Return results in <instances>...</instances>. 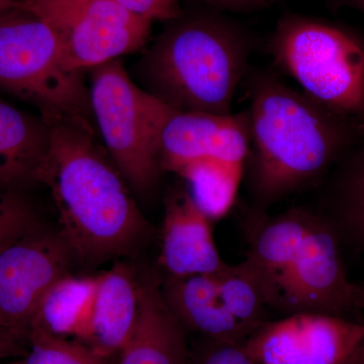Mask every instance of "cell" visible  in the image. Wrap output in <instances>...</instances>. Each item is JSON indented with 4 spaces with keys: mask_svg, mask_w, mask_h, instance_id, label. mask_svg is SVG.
I'll use <instances>...</instances> for the list:
<instances>
[{
    "mask_svg": "<svg viewBox=\"0 0 364 364\" xmlns=\"http://www.w3.org/2000/svg\"><path fill=\"white\" fill-rule=\"evenodd\" d=\"M215 275L223 304L247 336L268 322L267 296L244 261Z\"/></svg>",
    "mask_w": 364,
    "mask_h": 364,
    "instance_id": "obj_20",
    "label": "cell"
},
{
    "mask_svg": "<svg viewBox=\"0 0 364 364\" xmlns=\"http://www.w3.org/2000/svg\"><path fill=\"white\" fill-rule=\"evenodd\" d=\"M251 54L248 38L218 16L167 23L136 62L140 87L176 111L228 114Z\"/></svg>",
    "mask_w": 364,
    "mask_h": 364,
    "instance_id": "obj_3",
    "label": "cell"
},
{
    "mask_svg": "<svg viewBox=\"0 0 364 364\" xmlns=\"http://www.w3.org/2000/svg\"><path fill=\"white\" fill-rule=\"evenodd\" d=\"M23 0H0V13L7 9L21 7Z\"/></svg>",
    "mask_w": 364,
    "mask_h": 364,
    "instance_id": "obj_30",
    "label": "cell"
},
{
    "mask_svg": "<svg viewBox=\"0 0 364 364\" xmlns=\"http://www.w3.org/2000/svg\"><path fill=\"white\" fill-rule=\"evenodd\" d=\"M338 236L332 223L314 215L305 239L275 284L273 310L338 316L355 308Z\"/></svg>",
    "mask_w": 364,
    "mask_h": 364,
    "instance_id": "obj_8",
    "label": "cell"
},
{
    "mask_svg": "<svg viewBox=\"0 0 364 364\" xmlns=\"http://www.w3.org/2000/svg\"><path fill=\"white\" fill-rule=\"evenodd\" d=\"M193 364H257L244 343L213 341L198 351Z\"/></svg>",
    "mask_w": 364,
    "mask_h": 364,
    "instance_id": "obj_24",
    "label": "cell"
},
{
    "mask_svg": "<svg viewBox=\"0 0 364 364\" xmlns=\"http://www.w3.org/2000/svg\"><path fill=\"white\" fill-rule=\"evenodd\" d=\"M354 305L364 310V286H354Z\"/></svg>",
    "mask_w": 364,
    "mask_h": 364,
    "instance_id": "obj_29",
    "label": "cell"
},
{
    "mask_svg": "<svg viewBox=\"0 0 364 364\" xmlns=\"http://www.w3.org/2000/svg\"><path fill=\"white\" fill-rule=\"evenodd\" d=\"M21 7L52 26L67 66L80 72L139 51L152 25L111 0H23Z\"/></svg>",
    "mask_w": 364,
    "mask_h": 364,
    "instance_id": "obj_7",
    "label": "cell"
},
{
    "mask_svg": "<svg viewBox=\"0 0 364 364\" xmlns=\"http://www.w3.org/2000/svg\"><path fill=\"white\" fill-rule=\"evenodd\" d=\"M273 75L254 79L250 150L245 169L254 208H265L315 183L336 153L329 114Z\"/></svg>",
    "mask_w": 364,
    "mask_h": 364,
    "instance_id": "obj_2",
    "label": "cell"
},
{
    "mask_svg": "<svg viewBox=\"0 0 364 364\" xmlns=\"http://www.w3.org/2000/svg\"><path fill=\"white\" fill-rule=\"evenodd\" d=\"M127 11L153 23L155 21L176 20L182 14L181 0H111Z\"/></svg>",
    "mask_w": 364,
    "mask_h": 364,
    "instance_id": "obj_23",
    "label": "cell"
},
{
    "mask_svg": "<svg viewBox=\"0 0 364 364\" xmlns=\"http://www.w3.org/2000/svg\"><path fill=\"white\" fill-rule=\"evenodd\" d=\"M139 311V280L130 265L116 264L97 275L87 321L78 341L100 355L119 354L135 327Z\"/></svg>",
    "mask_w": 364,
    "mask_h": 364,
    "instance_id": "obj_13",
    "label": "cell"
},
{
    "mask_svg": "<svg viewBox=\"0 0 364 364\" xmlns=\"http://www.w3.org/2000/svg\"><path fill=\"white\" fill-rule=\"evenodd\" d=\"M28 349V337L0 320V361L23 358Z\"/></svg>",
    "mask_w": 364,
    "mask_h": 364,
    "instance_id": "obj_25",
    "label": "cell"
},
{
    "mask_svg": "<svg viewBox=\"0 0 364 364\" xmlns=\"http://www.w3.org/2000/svg\"><path fill=\"white\" fill-rule=\"evenodd\" d=\"M356 364H364V344L359 351L358 363Z\"/></svg>",
    "mask_w": 364,
    "mask_h": 364,
    "instance_id": "obj_31",
    "label": "cell"
},
{
    "mask_svg": "<svg viewBox=\"0 0 364 364\" xmlns=\"http://www.w3.org/2000/svg\"><path fill=\"white\" fill-rule=\"evenodd\" d=\"M83 72L65 63L55 31L25 7L0 13V88L36 105L42 117L90 119Z\"/></svg>",
    "mask_w": 364,
    "mask_h": 364,
    "instance_id": "obj_4",
    "label": "cell"
},
{
    "mask_svg": "<svg viewBox=\"0 0 364 364\" xmlns=\"http://www.w3.org/2000/svg\"><path fill=\"white\" fill-rule=\"evenodd\" d=\"M95 284L97 275L62 277L46 294L33 323L57 336L78 339L87 321Z\"/></svg>",
    "mask_w": 364,
    "mask_h": 364,
    "instance_id": "obj_18",
    "label": "cell"
},
{
    "mask_svg": "<svg viewBox=\"0 0 364 364\" xmlns=\"http://www.w3.org/2000/svg\"><path fill=\"white\" fill-rule=\"evenodd\" d=\"M50 148L47 122L0 97V191L38 183Z\"/></svg>",
    "mask_w": 364,
    "mask_h": 364,
    "instance_id": "obj_17",
    "label": "cell"
},
{
    "mask_svg": "<svg viewBox=\"0 0 364 364\" xmlns=\"http://www.w3.org/2000/svg\"><path fill=\"white\" fill-rule=\"evenodd\" d=\"M245 167L205 161L191 165L179 176L191 186L189 193L212 221L221 219L236 200Z\"/></svg>",
    "mask_w": 364,
    "mask_h": 364,
    "instance_id": "obj_19",
    "label": "cell"
},
{
    "mask_svg": "<svg viewBox=\"0 0 364 364\" xmlns=\"http://www.w3.org/2000/svg\"><path fill=\"white\" fill-rule=\"evenodd\" d=\"M160 262L167 277L217 274L229 267L215 246L212 220L188 191L165 200Z\"/></svg>",
    "mask_w": 364,
    "mask_h": 364,
    "instance_id": "obj_12",
    "label": "cell"
},
{
    "mask_svg": "<svg viewBox=\"0 0 364 364\" xmlns=\"http://www.w3.org/2000/svg\"><path fill=\"white\" fill-rule=\"evenodd\" d=\"M0 364H14V360L9 361V363H4V361H0Z\"/></svg>",
    "mask_w": 364,
    "mask_h": 364,
    "instance_id": "obj_33",
    "label": "cell"
},
{
    "mask_svg": "<svg viewBox=\"0 0 364 364\" xmlns=\"http://www.w3.org/2000/svg\"><path fill=\"white\" fill-rule=\"evenodd\" d=\"M28 353L14 359V364H112L105 358L78 340H67L33 323L28 332Z\"/></svg>",
    "mask_w": 364,
    "mask_h": 364,
    "instance_id": "obj_21",
    "label": "cell"
},
{
    "mask_svg": "<svg viewBox=\"0 0 364 364\" xmlns=\"http://www.w3.org/2000/svg\"><path fill=\"white\" fill-rule=\"evenodd\" d=\"M347 229L364 246V207L345 210Z\"/></svg>",
    "mask_w": 364,
    "mask_h": 364,
    "instance_id": "obj_27",
    "label": "cell"
},
{
    "mask_svg": "<svg viewBox=\"0 0 364 364\" xmlns=\"http://www.w3.org/2000/svg\"><path fill=\"white\" fill-rule=\"evenodd\" d=\"M165 303L184 329L213 341L244 343L247 334L223 304L215 274L167 277L160 280Z\"/></svg>",
    "mask_w": 364,
    "mask_h": 364,
    "instance_id": "obj_16",
    "label": "cell"
},
{
    "mask_svg": "<svg viewBox=\"0 0 364 364\" xmlns=\"http://www.w3.org/2000/svg\"><path fill=\"white\" fill-rule=\"evenodd\" d=\"M275 65L329 111H364V47L348 33L304 16L277 23L269 44Z\"/></svg>",
    "mask_w": 364,
    "mask_h": 364,
    "instance_id": "obj_6",
    "label": "cell"
},
{
    "mask_svg": "<svg viewBox=\"0 0 364 364\" xmlns=\"http://www.w3.org/2000/svg\"><path fill=\"white\" fill-rule=\"evenodd\" d=\"M90 71L91 112L109 157L136 193L148 195L163 172L160 135L174 109L136 85L121 59Z\"/></svg>",
    "mask_w": 364,
    "mask_h": 364,
    "instance_id": "obj_5",
    "label": "cell"
},
{
    "mask_svg": "<svg viewBox=\"0 0 364 364\" xmlns=\"http://www.w3.org/2000/svg\"><path fill=\"white\" fill-rule=\"evenodd\" d=\"M50 148L38 183L51 191L59 236L72 255L90 264L130 253L151 233L128 183L95 142L90 119L43 117Z\"/></svg>",
    "mask_w": 364,
    "mask_h": 364,
    "instance_id": "obj_1",
    "label": "cell"
},
{
    "mask_svg": "<svg viewBox=\"0 0 364 364\" xmlns=\"http://www.w3.org/2000/svg\"><path fill=\"white\" fill-rule=\"evenodd\" d=\"M72 254L59 235L40 227L0 252V320L28 336L43 299L69 274Z\"/></svg>",
    "mask_w": 364,
    "mask_h": 364,
    "instance_id": "obj_10",
    "label": "cell"
},
{
    "mask_svg": "<svg viewBox=\"0 0 364 364\" xmlns=\"http://www.w3.org/2000/svg\"><path fill=\"white\" fill-rule=\"evenodd\" d=\"M314 215L305 208H294L268 215L265 210L253 208L244 217L248 243L244 262L259 280L269 309L274 301L277 277L298 252Z\"/></svg>",
    "mask_w": 364,
    "mask_h": 364,
    "instance_id": "obj_14",
    "label": "cell"
},
{
    "mask_svg": "<svg viewBox=\"0 0 364 364\" xmlns=\"http://www.w3.org/2000/svg\"><path fill=\"white\" fill-rule=\"evenodd\" d=\"M359 351H360V350H359ZM359 351H358V353L356 354V355H354L353 358L349 359V360L347 361V363H345L344 364H356V363H358Z\"/></svg>",
    "mask_w": 364,
    "mask_h": 364,
    "instance_id": "obj_32",
    "label": "cell"
},
{
    "mask_svg": "<svg viewBox=\"0 0 364 364\" xmlns=\"http://www.w3.org/2000/svg\"><path fill=\"white\" fill-rule=\"evenodd\" d=\"M250 141L248 111L212 114L174 109L160 135V165L162 171L177 174L205 161L245 167Z\"/></svg>",
    "mask_w": 364,
    "mask_h": 364,
    "instance_id": "obj_11",
    "label": "cell"
},
{
    "mask_svg": "<svg viewBox=\"0 0 364 364\" xmlns=\"http://www.w3.org/2000/svg\"><path fill=\"white\" fill-rule=\"evenodd\" d=\"M119 364H188L186 329L163 299L160 280H139L135 327Z\"/></svg>",
    "mask_w": 364,
    "mask_h": 364,
    "instance_id": "obj_15",
    "label": "cell"
},
{
    "mask_svg": "<svg viewBox=\"0 0 364 364\" xmlns=\"http://www.w3.org/2000/svg\"><path fill=\"white\" fill-rule=\"evenodd\" d=\"M257 364H344L364 344V324L325 314L268 321L244 342Z\"/></svg>",
    "mask_w": 364,
    "mask_h": 364,
    "instance_id": "obj_9",
    "label": "cell"
},
{
    "mask_svg": "<svg viewBox=\"0 0 364 364\" xmlns=\"http://www.w3.org/2000/svg\"><path fill=\"white\" fill-rule=\"evenodd\" d=\"M38 228L35 210L20 191H0V252Z\"/></svg>",
    "mask_w": 364,
    "mask_h": 364,
    "instance_id": "obj_22",
    "label": "cell"
},
{
    "mask_svg": "<svg viewBox=\"0 0 364 364\" xmlns=\"http://www.w3.org/2000/svg\"><path fill=\"white\" fill-rule=\"evenodd\" d=\"M364 207V157L348 182L346 210Z\"/></svg>",
    "mask_w": 364,
    "mask_h": 364,
    "instance_id": "obj_26",
    "label": "cell"
},
{
    "mask_svg": "<svg viewBox=\"0 0 364 364\" xmlns=\"http://www.w3.org/2000/svg\"><path fill=\"white\" fill-rule=\"evenodd\" d=\"M205 1L236 9V7L260 6V4H267L269 0H205Z\"/></svg>",
    "mask_w": 364,
    "mask_h": 364,
    "instance_id": "obj_28",
    "label": "cell"
}]
</instances>
